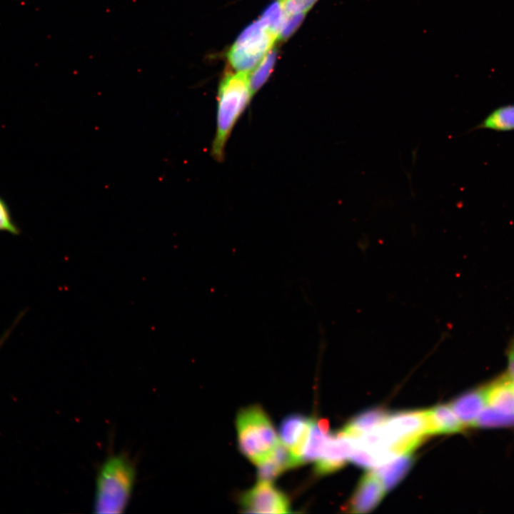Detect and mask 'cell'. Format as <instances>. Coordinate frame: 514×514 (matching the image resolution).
<instances>
[{
  "mask_svg": "<svg viewBox=\"0 0 514 514\" xmlns=\"http://www.w3.org/2000/svg\"><path fill=\"white\" fill-rule=\"evenodd\" d=\"M136 476L135 465L126 453L109 455L97 473L94 512L123 513L129 503Z\"/></svg>",
  "mask_w": 514,
  "mask_h": 514,
  "instance_id": "obj_1",
  "label": "cell"
},
{
  "mask_svg": "<svg viewBox=\"0 0 514 514\" xmlns=\"http://www.w3.org/2000/svg\"><path fill=\"white\" fill-rule=\"evenodd\" d=\"M251 96L248 72L228 71L224 75L218 91L217 126L211 149L216 160L223 159L228 139Z\"/></svg>",
  "mask_w": 514,
  "mask_h": 514,
  "instance_id": "obj_2",
  "label": "cell"
},
{
  "mask_svg": "<svg viewBox=\"0 0 514 514\" xmlns=\"http://www.w3.org/2000/svg\"><path fill=\"white\" fill-rule=\"evenodd\" d=\"M236 425L240 451L256 465L267 459L279 443L272 422L259 405L241 409Z\"/></svg>",
  "mask_w": 514,
  "mask_h": 514,
  "instance_id": "obj_3",
  "label": "cell"
},
{
  "mask_svg": "<svg viewBox=\"0 0 514 514\" xmlns=\"http://www.w3.org/2000/svg\"><path fill=\"white\" fill-rule=\"evenodd\" d=\"M383 444L397 455L410 453L430 435L428 410L403 411L388 415L377 428Z\"/></svg>",
  "mask_w": 514,
  "mask_h": 514,
  "instance_id": "obj_4",
  "label": "cell"
},
{
  "mask_svg": "<svg viewBox=\"0 0 514 514\" xmlns=\"http://www.w3.org/2000/svg\"><path fill=\"white\" fill-rule=\"evenodd\" d=\"M278 35L258 21L249 25L239 35L228 52L231 66L236 71L248 72L271 49Z\"/></svg>",
  "mask_w": 514,
  "mask_h": 514,
  "instance_id": "obj_5",
  "label": "cell"
},
{
  "mask_svg": "<svg viewBox=\"0 0 514 514\" xmlns=\"http://www.w3.org/2000/svg\"><path fill=\"white\" fill-rule=\"evenodd\" d=\"M245 512L256 513H290V504L286 495L271 481L258 480L241 498Z\"/></svg>",
  "mask_w": 514,
  "mask_h": 514,
  "instance_id": "obj_6",
  "label": "cell"
},
{
  "mask_svg": "<svg viewBox=\"0 0 514 514\" xmlns=\"http://www.w3.org/2000/svg\"><path fill=\"white\" fill-rule=\"evenodd\" d=\"M353 448V438L346 435L342 430L328 435L322 455L315 461V473L323 475L342 468Z\"/></svg>",
  "mask_w": 514,
  "mask_h": 514,
  "instance_id": "obj_7",
  "label": "cell"
},
{
  "mask_svg": "<svg viewBox=\"0 0 514 514\" xmlns=\"http://www.w3.org/2000/svg\"><path fill=\"white\" fill-rule=\"evenodd\" d=\"M386 490L374 472L363 475L346 505L352 513H366L375 508L383 498Z\"/></svg>",
  "mask_w": 514,
  "mask_h": 514,
  "instance_id": "obj_8",
  "label": "cell"
},
{
  "mask_svg": "<svg viewBox=\"0 0 514 514\" xmlns=\"http://www.w3.org/2000/svg\"><path fill=\"white\" fill-rule=\"evenodd\" d=\"M486 405L484 386L463 393L450 403L451 409L466 428L473 426Z\"/></svg>",
  "mask_w": 514,
  "mask_h": 514,
  "instance_id": "obj_9",
  "label": "cell"
},
{
  "mask_svg": "<svg viewBox=\"0 0 514 514\" xmlns=\"http://www.w3.org/2000/svg\"><path fill=\"white\" fill-rule=\"evenodd\" d=\"M487 406L514 413V382L504 373L484 386Z\"/></svg>",
  "mask_w": 514,
  "mask_h": 514,
  "instance_id": "obj_10",
  "label": "cell"
},
{
  "mask_svg": "<svg viewBox=\"0 0 514 514\" xmlns=\"http://www.w3.org/2000/svg\"><path fill=\"white\" fill-rule=\"evenodd\" d=\"M299 465L289 448L279 441L272 454L258 465V480L271 482L287 469Z\"/></svg>",
  "mask_w": 514,
  "mask_h": 514,
  "instance_id": "obj_11",
  "label": "cell"
},
{
  "mask_svg": "<svg viewBox=\"0 0 514 514\" xmlns=\"http://www.w3.org/2000/svg\"><path fill=\"white\" fill-rule=\"evenodd\" d=\"M427 410L430 435L457 433L466 428L450 405H438Z\"/></svg>",
  "mask_w": 514,
  "mask_h": 514,
  "instance_id": "obj_12",
  "label": "cell"
},
{
  "mask_svg": "<svg viewBox=\"0 0 514 514\" xmlns=\"http://www.w3.org/2000/svg\"><path fill=\"white\" fill-rule=\"evenodd\" d=\"M413 463L410 453L398 455L393 460L377 466L374 473L382 483L386 491L398 484L410 470Z\"/></svg>",
  "mask_w": 514,
  "mask_h": 514,
  "instance_id": "obj_13",
  "label": "cell"
},
{
  "mask_svg": "<svg viewBox=\"0 0 514 514\" xmlns=\"http://www.w3.org/2000/svg\"><path fill=\"white\" fill-rule=\"evenodd\" d=\"M312 419L300 414H291L281 422L279 429L281 441L288 448L295 444L307 440L311 431Z\"/></svg>",
  "mask_w": 514,
  "mask_h": 514,
  "instance_id": "obj_14",
  "label": "cell"
},
{
  "mask_svg": "<svg viewBox=\"0 0 514 514\" xmlns=\"http://www.w3.org/2000/svg\"><path fill=\"white\" fill-rule=\"evenodd\" d=\"M388 416V413L384 409L372 408L354 417L341 430L346 435L356 438L376 429Z\"/></svg>",
  "mask_w": 514,
  "mask_h": 514,
  "instance_id": "obj_15",
  "label": "cell"
},
{
  "mask_svg": "<svg viewBox=\"0 0 514 514\" xmlns=\"http://www.w3.org/2000/svg\"><path fill=\"white\" fill-rule=\"evenodd\" d=\"M479 129H490L498 132L514 131V104L503 105L493 109L482 121L467 133Z\"/></svg>",
  "mask_w": 514,
  "mask_h": 514,
  "instance_id": "obj_16",
  "label": "cell"
},
{
  "mask_svg": "<svg viewBox=\"0 0 514 514\" xmlns=\"http://www.w3.org/2000/svg\"><path fill=\"white\" fill-rule=\"evenodd\" d=\"M472 427L500 428L514 427V413H506L490 407L485 408Z\"/></svg>",
  "mask_w": 514,
  "mask_h": 514,
  "instance_id": "obj_17",
  "label": "cell"
},
{
  "mask_svg": "<svg viewBox=\"0 0 514 514\" xmlns=\"http://www.w3.org/2000/svg\"><path fill=\"white\" fill-rule=\"evenodd\" d=\"M328 434L319 428L317 420H312L309 438L303 455V463L316 460L322 455Z\"/></svg>",
  "mask_w": 514,
  "mask_h": 514,
  "instance_id": "obj_18",
  "label": "cell"
},
{
  "mask_svg": "<svg viewBox=\"0 0 514 514\" xmlns=\"http://www.w3.org/2000/svg\"><path fill=\"white\" fill-rule=\"evenodd\" d=\"M276 59V50H270L261 61L257 64L256 68L252 71L249 79V85L252 95L254 94L267 81L273 71Z\"/></svg>",
  "mask_w": 514,
  "mask_h": 514,
  "instance_id": "obj_19",
  "label": "cell"
},
{
  "mask_svg": "<svg viewBox=\"0 0 514 514\" xmlns=\"http://www.w3.org/2000/svg\"><path fill=\"white\" fill-rule=\"evenodd\" d=\"M283 15L282 3L275 1L264 11L260 20L268 29L278 36Z\"/></svg>",
  "mask_w": 514,
  "mask_h": 514,
  "instance_id": "obj_20",
  "label": "cell"
},
{
  "mask_svg": "<svg viewBox=\"0 0 514 514\" xmlns=\"http://www.w3.org/2000/svg\"><path fill=\"white\" fill-rule=\"evenodd\" d=\"M306 13L286 14L284 12L283 18L278 32V39L286 40L299 26L305 17Z\"/></svg>",
  "mask_w": 514,
  "mask_h": 514,
  "instance_id": "obj_21",
  "label": "cell"
},
{
  "mask_svg": "<svg viewBox=\"0 0 514 514\" xmlns=\"http://www.w3.org/2000/svg\"><path fill=\"white\" fill-rule=\"evenodd\" d=\"M0 231L14 235L19 233V228L15 223L10 209L6 201L0 196Z\"/></svg>",
  "mask_w": 514,
  "mask_h": 514,
  "instance_id": "obj_22",
  "label": "cell"
},
{
  "mask_svg": "<svg viewBox=\"0 0 514 514\" xmlns=\"http://www.w3.org/2000/svg\"><path fill=\"white\" fill-rule=\"evenodd\" d=\"M349 460L354 464L363 468H373L377 466L374 455L367 450L355 446L351 453Z\"/></svg>",
  "mask_w": 514,
  "mask_h": 514,
  "instance_id": "obj_23",
  "label": "cell"
},
{
  "mask_svg": "<svg viewBox=\"0 0 514 514\" xmlns=\"http://www.w3.org/2000/svg\"><path fill=\"white\" fill-rule=\"evenodd\" d=\"M318 0H285L282 2L283 11L286 14L306 13Z\"/></svg>",
  "mask_w": 514,
  "mask_h": 514,
  "instance_id": "obj_24",
  "label": "cell"
},
{
  "mask_svg": "<svg viewBox=\"0 0 514 514\" xmlns=\"http://www.w3.org/2000/svg\"><path fill=\"white\" fill-rule=\"evenodd\" d=\"M507 369L505 375L514 382V336L510 340L506 349Z\"/></svg>",
  "mask_w": 514,
  "mask_h": 514,
  "instance_id": "obj_25",
  "label": "cell"
},
{
  "mask_svg": "<svg viewBox=\"0 0 514 514\" xmlns=\"http://www.w3.org/2000/svg\"><path fill=\"white\" fill-rule=\"evenodd\" d=\"M7 336H8V333H6L3 336V338H1V339L0 340V348H1V345H2V343H4V341L6 338Z\"/></svg>",
  "mask_w": 514,
  "mask_h": 514,
  "instance_id": "obj_26",
  "label": "cell"
},
{
  "mask_svg": "<svg viewBox=\"0 0 514 514\" xmlns=\"http://www.w3.org/2000/svg\"><path fill=\"white\" fill-rule=\"evenodd\" d=\"M283 1H285V0H283Z\"/></svg>",
  "mask_w": 514,
  "mask_h": 514,
  "instance_id": "obj_27",
  "label": "cell"
}]
</instances>
